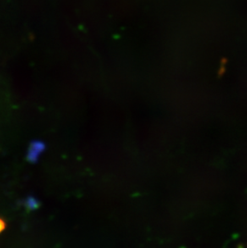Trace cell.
I'll return each mask as SVG.
<instances>
[{"instance_id":"1","label":"cell","mask_w":247,"mask_h":248,"mask_svg":"<svg viewBox=\"0 0 247 248\" xmlns=\"http://www.w3.org/2000/svg\"><path fill=\"white\" fill-rule=\"evenodd\" d=\"M3 229H4V222L0 219V232H2Z\"/></svg>"},{"instance_id":"2","label":"cell","mask_w":247,"mask_h":248,"mask_svg":"<svg viewBox=\"0 0 247 248\" xmlns=\"http://www.w3.org/2000/svg\"><path fill=\"white\" fill-rule=\"evenodd\" d=\"M240 237V234H233V235H232V239H238Z\"/></svg>"},{"instance_id":"3","label":"cell","mask_w":247,"mask_h":248,"mask_svg":"<svg viewBox=\"0 0 247 248\" xmlns=\"http://www.w3.org/2000/svg\"><path fill=\"white\" fill-rule=\"evenodd\" d=\"M237 248H245V245H244V244H238V246H237Z\"/></svg>"}]
</instances>
